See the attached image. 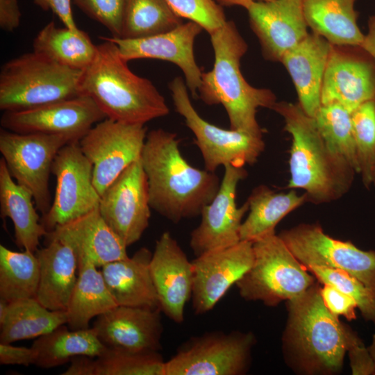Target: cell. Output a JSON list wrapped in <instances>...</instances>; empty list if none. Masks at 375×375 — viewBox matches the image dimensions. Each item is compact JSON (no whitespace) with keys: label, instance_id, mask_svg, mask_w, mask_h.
<instances>
[{"label":"cell","instance_id":"ac0fdd59","mask_svg":"<svg viewBox=\"0 0 375 375\" xmlns=\"http://www.w3.org/2000/svg\"><path fill=\"white\" fill-rule=\"evenodd\" d=\"M253 258V242L241 240L193 260L191 299L194 313L211 310L250 269Z\"/></svg>","mask_w":375,"mask_h":375},{"label":"cell","instance_id":"836d02e7","mask_svg":"<svg viewBox=\"0 0 375 375\" xmlns=\"http://www.w3.org/2000/svg\"><path fill=\"white\" fill-rule=\"evenodd\" d=\"M40 262L31 251L18 252L0 245V298L8 302L35 298Z\"/></svg>","mask_w":375,"mask_h":375},{"label":"cell","instance_id":"d6a6232c","mask_svg":"<svg viewBox=\"0 0 375 375\" xmlns=\"http://www.w3.org/2000/svg\"><path fill=\"white\" fill-rule=\"evenodd\" d=\"M33 51L61 65L84 70L94 58L97 45L83 31L57 27L54 22L46 24L33 40Z\"/></svg>","mask_w":375,"mask_h":375},{"label":"cell","instance_id":"f1b7e54d","mask_svg":"<svg viewBox=\"0 0 375 375\" xmlns=\"http://www.w3.org/2000/svg\"><path fill=\"white\" fill-rule=\"evenodd\" d=\"M306 201V194L299 195L294 189L284 193L265 185L256 187L247 201L249 214L241 225L240 240L253 242L275 233L281 220Z\"/></svg>","mask_w":375,"mask_h":375},{"label":"cell","instance_id":"7c38bea8","mask_svg":"<svg viewBox=\"0 0 375 375\" xmlns=\"http://www.w3.org/2000/svg\"><path fill=\"white\" fill-rule=\"evenodd\" d=\"M142 124L106 118L94 124L78 145L93 167V184L100 194L129 165L139 160L147 135Z\"/></svg>","mask_w":375,"mask_h":375},{"label":"cell","instance_id":"d4e9b609","mask_svg":"<svg viewBox=\"0 0 375 375\" xmlns=\"http://www.w3.org/2000/svg\"><path fill=\"white\" fill-rule=\"evenodd\" d=\"M152 253L146 247L132 257L101 267L106 284L118 306L160 308L150 271Z\"/></svg>","mask_w":375,"mask_h":375},{"label":"cell","instance_id":"8992f818","mask_svg":"<svg viewBox=\"0 0 375 375\" xmlns=\"http://www.w3.org/2000/svg\"><path fill=\"white\" fill-rule=\"evenodd\" d=\"M82 73L34 51L22 54L1 69L0 109L24 110L82 95Z\"/></svg>","mask_w":375,"mask_h":375},{"label":"cell","instance_id":"52a82bcc","mask_svg":"<svg viewBox=\"0 0 375 375\" xmlns=\"http://www.w3.org/2000/svg\"><path fill=\"white\" fill-rule=\"evenodd\" d=\"M253 262L235 284L246 301L276 306L304 294L315 276L293 255L276 233L253 242Z\"/></svg>","mask_w":375,"mask_h":375},{"label":"cell","instance_id":"277c9868","mask_svg":"<svg viewBox=\"0 0 375 375\" xmlns=\"http://www.w3.org/2000/svg\"><path fill=\"white\" fill-rule=\"evenodd\" d=\"M209 35L215 61L210 71L202 73L200 99L207 105H222L230 128L262 135L257 110L272 109L276 102L275 94L269 89L251 86L242 76L240 60L248 45L233 21H226Z\"/></svg>","mask_w":375,"mask_h":375},{"label":"cell","instance_id":"e575fe53","mask_svg":"<svg viewBox=\"0 0 375 375\" xmlns=\"http://www.w3.org/2000/svg\"><path fill=\"white\" fill-rule=\"evenodd\" d=\"M166 0H125L121 38L135 39L169 31L183 23Z\"/></svg>","mask_w":375,"mask_h":375},{"label":"cell","instance_id":"cb8c5ba5","mask_svg":"<svg viewBox=\"0 0 375 375\" xmlns=\"http://www.w3.org/2000/svg\"><path fill=\"white\" fill-rule=\"evenodd\" d=\"M331 48L332 44L325 38L309 33L286 51L280 61L292 80L298 103L312 117L322 105V86Z\"/></svg>","mask_w":375,"mask_h":375},{"label":"cell","instance_id":"f907efd6","mask_svg":"<svg viewBox=\"0 0 375 375\" xmlns=\"http://www.w3.org/2000/svg\"><path fill=\"white\" fill-rule=\"evenodd\" d=\"M367 348L373 358L375 367V333L372 335L371 344Z\"/></svg>","mask_w":375,"mask_h":375},{"label":"cell","instance_id":"c3c4849f","mask_svg":"<svg viewBox=\"0 0 375 375\" xmlns=\"http://www.w3.org/2000/svg\"><path fill=\"white\" fill-rule=\"evenodd\" d=\"M360 47L375 60V15L369 19L368 33Z\"/></svg>","mask_w":375,"mask_h":375},{"label":"cell","instance_id":"7bdbcfd3","mask_svg":"<svg viewBox=\"0 0 375 375\" xmlns=\"http://www.w3.org/2000/svg\"><path fill=\"white\" fill-rule=\"evenodd\" d=\"M347 352L352 374L375 375L373 358L360 338L350 344Z\"/></svg>","mask_w":375,"mask_h":375},{"label":"cell","instance_id":"484cf974","mask_svg":"<svg viewBox=\"0 0 375 375\" xmlns=\"http://www.w3.org/2000/svg\"><path fill=\"white\" fill-rule=\"evenodd\" d=\"M35 252L40 262L37 300L51 310H66L78 277L73 249L60 240H49Z\"/></svg>","mask_w":375,"mask_h":375},{"label":"cell","instance_id":"f35d334b","mask_svg":"<svg viewBox=\"0 0 375 375\" xmlns=\"http://www.w3.org/2000/svg\"><path fill=\"white\" fill-rule=\"evenodd\" d=\"M307 269L319 283L331 285L351 297L365 320L375 325V292L344 271L315 266Z\"/></svg>","mask_w":375,"mask_h":375},{"label":"cell","instance_id":"83f0119b","mask_svg":"<svg viewBox=\"0 0 375 375\" xmlns=\"http://www.w3.org/2000/svg\"><path fill=\"white\" fill-rule=\"evenodd\" d=\"M356 1L302 0L306 24L333 45L361 46L365 35L357 24Z\"/></svg>","mask_w":375,"mask_h":375},{"label":"cell","instance_id":"7402d4cb","mask_svg":"<svg viewBox=\"0 0 375 375\" xmlns=\"http://www.w3.org/2000/svg\"><path fill=\"white\" fill-rule=\"evenodd\" d=\"M150 271L161 311L174 322L182 323L192 296V263L169 232L162 233L156 241Z\"/></svg>","mask_w":375,"mask_h":375},{"label":"cell","instance_id":"44dd1931","mask_svg":"<svg viewBox=\"0 0 375 375\" xmlns=\"http://www.w3.org/2000/svg\"><path fill=\"white\" fill-rule=\"evenodd\" d=\"M160 308L117 306L97 317L92 328L108 348L159 351L163 326Z\"/></svg>","mask_w":375,"mask_h":375},{"label":"cell","instance_id":"9a60e30c","mask_svg":"<svg viewBox=\"0 0 375 375\" xmlns=\"http://www.w3.org/2000/svg\"><path fill=\"white\" fill-rule=\"evenodd\" d=\"M224 167L219 188L203 208L201 222L190 234V246L197 257L241 241L240 228L249 205L246 201L238 207L235 199L238 185L247 174L244 167L227 165Z\"/></svg>","mask_w":375,"mask_h":375},{"label":"cell","instance_id":"4fadbf2b","mask_svg":"<svg viewBox=\"0 0 375 375\" xmlns=\"http://www.w3.org/2000/svg\"><path fill=\"white\" fill-rule=\"evenodd\" d=\"M54 198L41 223L47 232L98 208L101 196L93 184V167L78 142L62 147L52 164Z\"/></svg>","mask_w":375,"mask_h":375},{"label":"cell","instance_id":"7a4b0ae2","mask_svg":"<svg viewBox=\"0 0 375 375\" xmlns=\"http://www.w3.org/2000/svg\"><path fill=\"white\" fill-rule=\"evenodd\" d=\"M272 110L283 118L284 130L292 137L287 187L304 190L307 201L315 204L334 201L347 193L357 173L329 149L315 119L299 103L276 101Z\"/></svg>","mask_w":375,"mask_h":375},{"label":"cell","instance_id":"4dcf8cb0","mask_svg":"<svg viewBox=\"0 0 375 375\" xmlns=\"http://www.w3.org/2000/svg\"><path fill=\"white\" fill-rule=\"evenodd\" d=\"M31 347L36 353L35 365L44 369L62 365L77 356L99 357L108 349L92 327L69 330L64 324L38 338Z\"/></svg>","mask_w":375,"mask_h":375},{"label":"cell","instance_id":"5bb4252c","mask_svg":"<svg viewBox=\"0 0 375 375\" xmlns=\"http://www.w3.org/2000/svg\"><path fill=\"white\" fill-rule=\"evenodd\" d=\"M148 183L140 158L124 169L101 195L99 210L128 247L138 242L151 217Z\"/></svg>","mask_w":375,"mask_h":375},{"label":"cell","instance_id":"ba28073f","mask_svg":"<svg viewBox=\"0 0 375 375\" xmlns=\"http://www.w3.org/2000/svg\"><path fill=\"white\" fill-rule=\"evenodd\" d=\"M176 111L195 137L205 169L215 172L220 166L253 165L265 149L262 135L224 129L203 119L192 106L183 79L177 76L169 83Z\"/></svg>","mask_w":375,"mask_h":375},{"label":"cell","instance_id":"d590c367","mask_svg":"<svg viewBox=\"0 0 375 375\" xmlns=\"http://www.w3.org/2000/svg\"><path fill=\"white\" fill-rule=\"evenodd\" d=\"M329 149L359 172L351 112L338 103L321 105L313 117Z\"/></svg>","mask_w":375,"mask_h":375},{"label":"cell","instance_id":"ee69618b","mask_svg":"<svg viewBox=\"0 0 375 375\" xmlns=\"http://www.w3.org/2000/svg\"><path fill=\"white\" fill-rule=\"evenodd\" d=\"M36 353L31 347H16L11 343L0 342V364L20 365L28 366L35 365Z\"/></svg>","mask_w":375,"mask_h":375},{"label":"cell","instance_id":"7dc6e473","mask_svg":"<svg viewBox=\"0 0 375 375\" xmlns=\"http://www.w3.org/2000/svg\"><path fill=\"white\" fill-rule=\"evenodd\" d=\"M63 375H97V360L88 356H77L70 361Z\"/></svg>","mask_w":375,"mask_h":375},{"label":"cell","instance_id":"30bf717a","mask_svg":"<svg viewBox=\"0 0 375 375\" xmlns=\"http://www.w3.org/2000/svg\"><path fill=\"white\" fill-rule=\"evenodd\" d=\"M252 333L212 331L192 337L165 361V375H242L251 362Z\"/></svg>","mask_w":375,"mask_h":375},{"label":"cell","instance_id":"74e56055","mask_svg":"<svg viewBox=\"0 0 375 375\" xmlns=\"http://www.w3.org/2000/svg\"><path fill=\"white\" fill-rule=\"evenodd\" d=\"M359 172L366 188L372 185L375 165V99L369 100L351 112Z\"/></svg>","mask_w":375,"mask_h":375},{"label":"cell","instance_id":"d6986e66","mask_svg":"<svg viewBox=\"0 0 375 375\" xmlns=\"http://www.w3.org/2000/svg\"><path fill=\"white\" fill-rule=\"evenodd\" d=\"M202 30L197 23L188 21L169 31L149 37L135 39L107 38L116 44L121 56L127 62L151 58L176 65L184 74L188 89L192 97H196L203 72L195 60L194 44Z\"/></svg>","mask_w":375,"mask_h":375},{"label":"cell","instance_id":"e0dca14e","mask_svg":"<svg viewBox=\"0 0 375 375\" xmlns=\"http://www.w3.org/2000/svg\"><path fill=\"white\" fill-rule=\"evenodd\" d=\"M375 99V60L360 46L332 44L321 92L322 105L353 112Z\"/></svg>","mask_w":375,"mask_h":375},{"label":"cell","instance_id":"816d5d0a","mask_svg":"<svg viewBox=\"0 0 375 375\" xmlns=\"http://www.w3.org/2000/svg\"><path fill=\"white\" fill-rule=\"evenodd\" d=\"M372 185L375 186V165L374 166L372 174Z\"/></svg>","mask_w":375,"mask_h":375},{"label":"cell","instance_id":"681fc988","mask_svg":"<svg viewBox=\"0 0 375 375\" xmlns=\"http://www.w3.org/2000/svg\"><path fill=\"white\" fill-rule=\"evenodd\" d=\"M221 6H239L247 9L253 2L270 0H215Z\"/></svg>","mask_w":375,"mask_h":375},{"label":"cell","instance_id":"1f68e13d","mask_svg":"<svg viewBox=\"0 0 375 375\" xmlns=\"http://www.w3.org/2000/svg\"><path fill=\"white\" fill-rule=\"evenodd\" d=\"M66 310H51L36 298L10 302L0 322V342L12 343L46 335L67 324Z\"/></svg>","mask_w":375,"mask_h":375},{"label":"cell","instance_id":"9c48e42d","mask_svg":"<svg viewBox=\"0 0 375 375\" xmlns=\"http://www.w3.org/2000/svg\"><path fill=\"white\" fill-rule=\"evenodd\" d=\"M78 142L65 135L19 133L1 128L0 152L15 181L33 195L38 210L45 215L51 206L49 176L60 149Z\"/></svg>","mask_w":375,"mask_h":375},{"label":"cell","instance_id":"ffe728a7","mask_svg":"<svg viewBox=\"0 0 375 375\" xmlns=\"http://www.w3.org/2000/svg\"><path fill=\"white\" fill-rule=\"evenodd\" d=\"M247 10L266 60L280 62L286 51L309 33L302 0L257 1Z\"/></svg>","mask_w":375,"mask_h":375},{"label":"cell","instance_id":"bcb514c9","mask_svg":"<svg viewBox=\"0 0 375 375\" xmlns=\"http://www.w3.org/2000/svg\"><path fill=\"white\" fill-rule=\"evenodd\" d=\"M20 19L17 0H0V27L2 30L13 31L19 26Z\"/></svg>","mask_w":375,"mask_h":375},{"label":"cell","instance_id":"5b68a950","mask_svg":"<svg viewBox=\"0 0 375 375\" xmlns=\"http://www.w3.org/2000/svg\"><path fill=\"white\" fill-rule=\"evenodd\" d=\"M315 283L287 301L288 320L283 337L296 364L307 374H333L342 367L351 344L360 339L325 306Z\"/></svg>","mask_w":375,"mask_h":375},{"label":"cell","instance_id":"2e32d148","mask_svg":"<svg viewBox=\"0 0 375 375\" xmlns=\"http://www.w3.org/2000/svg\"><path fill=\"white\" fill-rule=\"evenodd\" d=\"M106 117L86 95L32 109L3 112L1 128L19 133L65 135L78 141L94 124Z\"/></svg>","mask_w":375,"mask_h":375},{"label":"cell","instance_id":"603a6c76","mask_svg":"<svg viewBox=\"0 0 375 375\" xmlns=\"http://www.w3.org/2000/svg\"><path fill=\"white\" fill-rule=\"evenodd\" d=\"M44 242L60 240L69 245L78 263L88 260L97 267L128 257L127 247L101 217L99 208L47 232Z\"/></svg>","mask_w":375,"mask_h":375},{"label":"cell","instance_id":"4316f807","mask_svg":"<svg viewBox=\"0 0 375 375\" xmlns=\"http://www.w3.org/2000/svg\"><path fill=\"white\" fill-rule=\"evenodd\" d=\"M31 193L10 175L3 158L0 159V215L10 219L15 242L20 249L35 253L40 240L47 233L41 223Z\"/></svg>","mask_w":375,"mask_h":375},{"label":"cell","instance_id":"f546056e","mask_svg":"<svg viewBox=\"0 0 375 375\" xmlns=\"http://www.w3.org/2000/svg\"><path fill=\"white\" fill-rule=\"evenodd\" d=\"M78 277L66 310L69 329L89 328L90 320L118 306L101 271L88 260L78 262Z\"/></svg>","mask_w":375,"mask_h":375},{"label":"cell","instance_id":"8fae6325","mask_svg":"<svg viewBox=\"0 0 375 375\" xmlns=\"http://www.w3.org/2000/svg\"><path fill=\"white\" fill-rule=\"evenodd\" d=\"M278 235L306 268L344 271L375 292V251H365L351 242L336 240L317 224H301Z\"/></svg>","mask_w":375,"mask_h":375},{"label":"cell","instance_id":"3957f363","mask_svg":"<svg viewBox=\"0 0 375 375\" xmlns=\"http://www.w3.org/2000/svg\"><path fill=\"white\" fill-rule=\"evenodd\" d=\"M100 38L94 60L83 70L81 94L91 97L106 118L123 123L145 124L168 115L166 101L154 85L128 68L115 43Z\"/></svg>","mask_w":375,"mask_h":375},{"label":"cell","instance_id":"6da1fadb","mask_svg":"<svg viewBox=\"0 0 375 375\" xmlns=\"http://www.w3.org/2000/svg\"><path fill=\"white\" fill-rule=\"evenodd\" d=\"M140 160L151 208L174 224L200 215L219 188L215 172L196 168L183 158L174 133L148 132Z\"/></svg>","mask_w":375,"mask_h":375},{"label":"cell","instance_id":"f6af8a7d","mask_svg":"<svg viewBox=\"0 0 375 375\" xmlns=\"http://www.w3.org/2000/svg\"><path fill=\"white\" fill-rule=\"evenodd\" d=\"M34 3L44 10H51L64 24L73 32L81 30L77 27L72 11V0H33Z\"/></svg>","mask_w":375,"mask_h":375},{"label":"cell","instance_id":"8d00e7d4","mask_svg":"<svg viewBox=\"0 0 375 375\" xmlns=\"http://www.w3.org/2000/svg\"><path fill=\"white\" fill-rule=\"evenodd\" d=\"M97 360V375H165L159 351L133 352L108 348Z\"/></svg>","mask_w":375,"mask_h":375},{"label":"cell","instance_id":"ab89813d","mask_svg":"<svg viewBox=\"0 0 375 375\" xmlns=\"http://www.w3.org/2000/svg\"><path fill=\"white\" fill-rule=\"evenodd\" d=\"M181 18L199 24L208 34L227 20L222 6L215 0H166Z\"/></svg>","mask_w":375,"mask_h":375},{"label":"cell","instance_id":"b9f144b4","mask_svg":"<svg viewBox=\"0 0 375 375\" xmlns=\"http://www.w3.org/2000/svg\"><path fill=\"white\" fill-rule=\"evenodd\" d=\"M320 292L325 306L333 314L349 321L356 319L358 306L351 297L328 284H323Z\"/></svg>","mask_w":375,"mask_h":375},{"label":"cell","instance_id":"60d3db41","mask_svg":"<svg viewBox=\"0 0 375 375\" xmlns=\"http://www.w3.org/2000/svg\"><path fill=\"white\" fill-rule=\"evenodd\" d=\"M72 1L88 17L104 26L112 37H121L125 0Z\"/></svg>","mask_w":375,"mask_h":375}]
</instances>
